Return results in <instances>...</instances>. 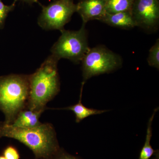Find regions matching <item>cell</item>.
<instances>
[{
	"instance_id": "obj_1",
	"label": "cell",
	"mask_w": 159,
	"mask_h": 159,
	"mask_svg": "<svg viewBox=\"0 0 159 159\" xmlns=\"http://www.w3.org/2000/svg\"><path fill=\"white\" fill-rule=\"evenodd\" d=\"M2 137L21 142L32 151L37 159H51L60 149L55 129L50 123H42L34 128H26L2 122L0 138Z\"/></svg>"
},
{
	"instance_id": "obj_2",
	"label": "cell",
	"mask_w": 159,
	"mask_h": 159,
	"mask_svg": "<svg viewBox=\"0 0 159 159\" xmlns=\"http://www.w3.org/2000/svg\"><path fill=\"white\" fill-rule=\"evenodd\" d=\"M58 61L51 55L34 74L29 75V94L26 108L43 112L47 103L59 93Z\"/></svg>"
},
{
	"instance_id": "obj_3",
	"label": "cell",
	"mask_w": 159,
	"mask_h": 159,
	"mask_svg": "<svg viewBox=\"0 0 159 159\" xmlns=\"http://www.w3.org/2000/svg\"><path fill=\"white\" fill-rule=\"evenodd\" d=\"M29 94V75L11 74L0 77V110L5 122L11 124L27 107Z\"/></svg>"
},
{
	"instance_id": "obj_4",
	"label": "cell",
	"mask_w": 159,
	"mask_h": 159,
	"mask_svg": "<svg viewBox=\"0 0 159 159\" xmlns=\"http://www.w3.org/2000/svg\"><path fill=\"white\" fill-rule=\"evenodd\" d=\"M85 25L78 31H61V35L51 48V55L58 61L61 58L70 60L75 63L81 62L90 50L88 43Z\"/></svg>"
},
{
	"instance_id": "obj_5",
	"label": "cell",
	"mask_w": 159,
	"mask_h": 159,
	"mask_svg": "<svg viewBox=\"0 0 159 159\" xmlns=\"http://www.w3.org/2000/svg\"><path fill=\"white\" fill-rule=\"evenodd\" d=\"M83 81L94 76L109 73L121 66L122 61L119 55L103 46L90 49L83 58Z\"/></svg>"
},
{
	"instance_id": "obj_6",
	"label": "cell",
	"mask_w": 159,
	"mask_h": 159,
	"mask_svg": "<svg viewBox=\"0 0 159 159\" xmlns=\"http://www.w3.org/2000/svg\"><path fill=\"white\" fill-rule=\"evenodd\" d=\"M40 5L42 9L38 23L45 30H64L77 9L73 0H54L47 6Z\"/></svg>"
},
{
	"instance_id": "obj_7",
	"label": "cell",
	"mask_w": 159,
	"mask_h": 159,
	"mask_svg": "<svg viewBox=\"0 0 159 159\" xmlns=\"http://www.w3.org/2000/svg\"><path fill=\"white\" fill-rule=\"evenodd\" d=\"M131 12L136 27L149 31L157 29L159 0H134Z\"/></svg>"
},
{
	"instance_id": "obj_8",
	"label": "cell",
	"mask_w": 159,
	"mask_h": 159,
	"mask_svg": "<svg viewBox=\"0 0 159 159\" xmlns=\"http://www.w3.org/2000/svg\"><path fill=\"white\" fill-rule=\"evenodd\" d=\"M106 2L107 0H80L76 4V12L81 16L83 24L102 19L106 13Z\"/></svg>"
},
{
	"instance_id": "obj_9",
	"label": "cell",
	"mask_w": 159,
	"mask_h": 159,
	"mask_svg": "<svg viewBox=\"0 0 159 159\" xmlns=\"http://www.w3.org/2000/svg\"><path fill=\"white\" fill-rule=\"evenodd\" d=\"M100 21L119 29H129L136 27L130 11L106 13Z\"/></svg>"
},
{
	"instance_id": "obj_10",
	"label": "cell",
	"mask_w": 159,
	"mask_h": 159,
	"mask_svg": "<svg viewBox=\"0 0 159 159\" xmlns=\"http://www.w3.org/2000/svg\"><path fill=\"white\" fill-rule=\"evenodd\" d=\"M43 112L36 111L25 108L18 114L14 121L11 124L12 126L20 128H34L42 124L39 119Z\"/></svg>"
},
{
	"instance_id": "obj_11",
	"label": "cell",
	"mask_w": 159,
	"mask_h": 159,
	"mask_svg": "<svg viewBox=\"0 0 159 159\" xmlns=\"http://www.w3.org/2000/svg\"><path fill=\"white\" fill-rule=\"evenodd\" d=\"M84 85V84L82 83L79 100L77 104L63 108V109L67 110L73 111L76 117V122L77 123H79L83 119L90 116L102 114L109 111L108 110H99L95 109L88 108L82 104L81 99H82L83 88Z\"/></svg>"
},
{
	"instance_id": "obj_12",
	"label": "cell",
	"mask_w": 159,
	"mask_h": 159,
	"mask_svg": "<svg viewBox=\"0 0 159 159\" xmlns=\"http://www.w3.org/2000/svg\"><path fill=\"white\" fill-rule=\"evenodd\" d=\"M158 110V108L154 110L152 116L148 120L145 144L140 152L139 159H150L155 152V151L154 150L151 145L150 141L152 136V122L156 112Z\"/></svg>"
},
{
	"instance_id": "obj_13",
	"label": "cell",
	"mask_w": 159,
	"mask_h": 159,
	"mask_svg": "<svg viewBox=\"0 0 159 159\" xmlns=\"http://www.w3.org/2000/svg\"><path fill=\"white\" fill-rule=\"evenodd\" d=\"M134 0H107V13L131 11Z\"/></svg>"
},
{
	"instance_id": "obj_14",
	"label": "cell",
	"mask_w": 159,
	"mask_h": 159,
	"mask_svg": "<svg viewBox=\"0 0 159 159\" xmlns=\"http://www.w3.org/2000/svg\"><path fill=\"white\" fill-rule=\"evenodd\" d=\"M148 65L151 66L159 68V39L149 50V55L147 59Z\"/></svg>"
},
{
	"instance_id": "obj_15",
	"label": "cell",
	"mask_w": 159,
	"mask_h": 159,
	"mask_svg": "<svg viewBox=\"0 0 159 159\" xmlns=\"http://www.w3.org/2000/svg\"><path fill=\"white\" fill-rule=\"evenodd\" d=\"M15 7V3L13 2L10 6H7L2 2V0H0V29L3 28L7 16L14 9Z\"/></svg>"
},
{
	"instance_id": "obj_16",
	"label": "cell",
	"mask_w": 159,
	"mask_h": 159,
	"mask_svg": "<svg viewBox=\"0 0 159 159\" xmlns=\"http://www.w3.org/2000/svg\"><path fill=\"white\" fill-rule=\"evenodd\" d=\"M6 159H20L19 153L17 149L12 146H8L3 152Z\"/></svg>"
},
{
	"instance_id": "obj_17",
	"label": "cell",
	"mask_w": 159,
	"mask_h": 159,
	"mask_svg": "<svg viewBox=\"0 0 159 159\" xmlns=\"http://www.w3.org/2000/svg\"><path fill=\"white\" fill-rule=\"evenodd\" d=\"M54 157V159H81L78 157L71 155L61 149H59Z\"/></svg>"
},
{
	"instance_id": "obj_18",
	"label": "cell",
	"mask_w": 159,
	"mask_h": 159,
	"mask_svg": "<svg viewBox=\"0 0 159 159\" xmlns=\"http://www.w3.org/2000/svg\"><path fill=\"white\" fill-rule=\"evenodd\" d=\"M18 1H22V2L28 3L29 4H32L34 3L38 2V0H14V2L16 3Z\"/></svg>"
},
{
	"instance_id": "obj_19",
	"label": "cell",
	"mask_w": 159,
	"mask_h": 159,
	"mask_svg": "<svg viewBox=\"0 0 159 159\" xmlns=\"http://www.w3.org/2000/svg\"><path fill=\"white\" fill-rule=\"evenodd\" d=\"M0 159H6L4 156H0Z\"/></svg>"
}]
</instances>
